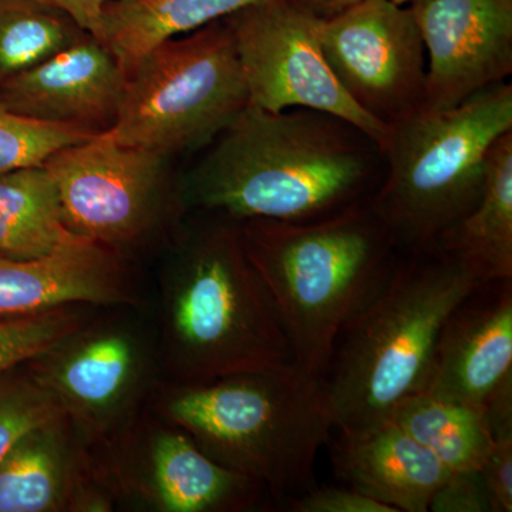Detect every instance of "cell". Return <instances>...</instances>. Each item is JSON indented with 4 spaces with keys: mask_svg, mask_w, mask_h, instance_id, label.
I'll return each mask as SVG.
<instances>
[{
    "mask_svg": "<svg viewBox=\"0 0 512 512\" xmlns=\"http://www.w3.org/2000/svg\"><path fill=\"white\" fill-rule=\"evenodd\" d=\"M208 214L184 232L161 281V353L170 382L292 365L288 336L245 252L238 221Z\"/></svg>",
    "mask_w": 512,
    "mask_h": 512,
    "instance_id": "cell-2",
    "label": "cell"
},
{
    "mask_svg": "<svg viewBox=\"0 0 512 512\" xmlns=\"http://www.w3.org/2000/svg\"><path fill=\"white\" fill-rule=\"evenodd\" d=\"M126 83V70L116 55L86 33L0 84V101L26 119L101 133L113 126Z\"/></svg>",
    "mask_w": 512,
    "mask_h": 512,
    "instance_id": "cell-13",
    "label": "cell"
},
{
    "mask_svg": "<svg viewBox=\"0 0 512 512\" xmlns=\"http://www.w3.org/2000/svg\"><path fill=\"white\" fill-rule=\"evenodd\" d=\"M480 284L440 248L400 252L386 284L340 332L320 375L336 429L387 419L423 390L444 323Z\"/></svg>",
    "mask_w": 512,
    "mask_h": 512,
    "instance_id": "cell-4",
    "label": "cell"
},
{
    "mask_svg": "<svg viewBox=\"0 0 512 512\" xmlns=\"http://www.w3.org/2000/svg\"><path fill=\"white\" fill-rule=\"evenodd\" d=\"M158 407L212 460L258 481L281 504L316 485V458L336 429L322 380L295 363L170 382Z\"/></svg>",
    "mask_w": 512,
    "mask_h": 512,
    "instance_id": "cell-5",
    "label": "cell"
},
{
    "mask_svg": "<svg viewBox=\"0 0 512 512\" xmlns=\"http://www.w3.org/2000/svg\"><path fill=\"white\" fill-rule=\"evenodd\" d=\"M143 490L163 512L248 511L269 494L258 481L212 460L177 427L154 434Z\"/></svg>",
    "mask_w": 512,
    "mask_h": 512,
    "instance_id": "cell-17",
    "label": "cell"
},
{
    "mask_svg": "<svg viewBox=\"0 0 512 512\" xmlns=\"http://www.w3.org/2000/svg\"><path fill=\"white\" fill-rule=\"evenodd\" d=\"M87 323L86 305H67L28 318L0 320V375L45 355Z\"/></svg>",
    "mask_w": 512,
    "mask_h": 512,
    "instance_id": "cell-25",
    "label": "cell"
},
{
    "mask_svg": "<svg viewBox=\"0 0 512 512\" xmlns=\"http://www.w3.org/2000/svg\"><path fill=\"white\" fill-rule=\"evenodd\" d=\"M289 2L311 13L315 18L328 20L367 0H289Z\"/></svg>",
    "mask_w": 512,
    "mask_h": 512,
    "instance_id": "cell-32",
    "label": "cell"
},
{
    "mask_svg": "<svg viewBox=\"0 0 512 512\" xmlns=\"http://www.w3.org/2000/svg\"><path fill=\"white\" fill-rule=\"evenodd\" d=\"M390 419L448 471L481 470L493 444L484 409L424 392L404 399Z\"/></svg>",
    "mask_w": 512,
    "mask_h": 512,
    "instance_id": "cell-22",
    "label": "cell"
},
{
    "mask_svg": "<svg viewBox=\"0 0 512 512\" xmlns=\"http://www.w3.org/2000/svg\"><path fill=\"white\" fill-rule=\"evenodd\" d=\"M330 437L333 473L345 485L396 512H427L451 471L393 419Z\"/></svg>",
    "mask_w": 512,
    "mask_h": 512,
    "instance_id": "cell-16",
    "label": "cell"
},
{
    "mask_svg": "<svg viewBox=\"0 0 512 512\" xmlns=\"http://www.w3.org/2000/svg\"><path fill=\"white\" fill-rule=\"evenodd\" d=\"M512 131V84H493L448 109L424 107L387 126L383 177L370 205L400 252L436 247L476 207L487 156Z\"/></svg>",
    "mask_w": 512,
    "mask_h": 512,
    "instance_id": "cell-6",
    "label": "cell"
},
{
    "mask_svg": "<svg viewBox=\"0 0 512 512\" xmlns=\"http://www.w3.org/2000/svg\"><path fill=\"white\" fill-rule=\"evenodd\" d=\"M483 409L493 439L512 436V372L494 387Z\"/></svg>",
    "mask_w": 512,
    "mask_h": 512,
    "instance_id": "cell-30",
    "label": "cell"
},
{
    "mask_svg": "<svg viewBox=\"0 0 512 512\" xmlns=\"http://www.w3.org/2000/svg\"><path fill=\"white\" fill-rule=\"evenodd\" d=\"M96 134L82 127L26 119L0 101V173L45 164L57 151Z\"/></svg>",
    "mask_w": 512,
    "mask_h": 512,
    "instance_id": "cell-26",
    "label": "cell"
},
{
    "mask_svg": "<svg viewBox=\"0 0 512 512\" xmlns=\"http://www.w3.org/2000/svg\"><path fill=\"white\" fill-rule=\"evenodd\" d=\"M393 2L397 3V5H409L413 0H393Z\"/></svg>",
    "mask_w": 512,
    "mask_h": 512,
    "instance_id": "cell-33",
    "label": "cell"
},
{
    "mask_svg": "<svg viewBox=\"0 0 512 512\" xmlns=\"http://www.w3.org/2000/svg\"><path fill=\"white\" fill-rule=\"evenodd\" d=\"M32 2L60 10L64 15L72 18L84 32L99 37L104 8L107 3L116 2V0H32Z\"/></svg>",
    "mask_w": 512,
    "mask_h": 512,
    "instance_id": "cell-31",
    "label": "cell"
},
{
    "mask_svg": "<svg viewBox=\"0 0 512 512\" xmlns=\"http://www.w3.org/2000/svg\"><path fill=\"white\" fill-rule=\"evenodd\" d=\"M66 419L52 393L25 365L0 375V460L29 431Z\"/></svg>",
    "mask_w": 512,
    "mask_h": 512,
    "instance_id": "cell-24",
    "label": "cell"
},
{
    "mask_svg": "<svg viewBox=\"0 0 512 512\" xmlns=\"http://www.w3.org/2000/svg\"><path fill=\"white\" fill-rule=\"evenodd\" d=\"M207 148L181 200L235 221L322 220L370 201L383 177L377 143L316 110L274 113L248 104Z\"/></svg>",
    "mask_w": 512,
    "mask_h": 512,
    "instance_id": "cell-1",
    "label": "cell"
},
{
    "mask_svg": "<svg viewBox=\"0 0 512 512\" xmlns=\"http://www.w3.org/2000/svg\"><path fill=\"white\" fill-rule=\"evenodd\" d=\"M436 247L456 256L480 282L512 279V131L488 151L483 194Z\"/></svg>",
    "mask_w": 512,
    "mask_h": 512,
    "instance_id": "cell-18",
    "label": "cell"
},
{
    "mask_svg": "<svg viewBox=\"0 0 512 512\" xmlns=\"http://www.w3.org/2000/svg\"><path fill=\"white\" fill-rule=\"evenodd\" d=\"M271 0H116L101 19V40L124 67L133 69L154 47Z\"/></svg>",
    "mask_w": 512,
    "mask_h": 512,
    "instance_id": "cell-19",
    "label": "cell"
},
{
    "mask_svg": "<svg viewBox=\"0 0 512 512\" xmlns=\"http://www.w3.org/2000/svg\"><path fill=\"white\" fill-rule=\"evenodd\" d=\"M282 504L291 512H396L349 485L320 487L316 484L305 493L286 498Z\"/></svg>",
    "mask_w": 512,
    "mask_h": 512,
    "instance_id": "cell-28",
    "label": "cell"
},
{
    "mask_svg": "<svg viewBox=\"0 0 512 512\" xmlns=\"http://www.w3.org/2000/svg\"><path fill=\"white\" fill-rule=\"evenodd\" d=\"M320 20L289 0H271L225 19L247 83L249 106L309 109L349 121L377 146L386 124L365 113L342 89L320 45Z\"/></svg>",
    "mask_w": 512,
    "mask_h": 512,
    "instance_id": "cell-8",
    "label": "cell"
},
{
    "mask_svg": "<svg viewBox=\"0 0 512 512\" xmlns=\"http://www.w3.org/2000/svg\"><path fill=\"white\" fill-rule=\"evenodd\" d=\"M320 45L342 89L380 123L426 107L427 57L409 5L367 0L320 20Z\"/></svg>",
    "mask_w": 512,
    "mask_h": 512,
    "instance_id": "cell-9",
    "label": "cell"
},
{
    "mask_svg": "<svg viewBox=\"0 0 512 512\" xmlns=\"http://www.w3.org/2000/svg\"><path fill=\"white\" fill-rule=\"evenodd\" d=\"M66 419L29 431L0 460V512L62 510L72 491Z\"/></svg>",
    "mask_w": 512,
    "mask_h": 512,
    "instance_id": "cell-21",
    "label": "cell"
},
{
    "mask_svg": "<svg viewBox=\"0 0 512 512\" xmlns=\"http://www.w3.org/2000/svg\"><path fill=\"white\" fill-rule=\"evenodd\" d=\"M79 238L64 222L56 181L45 164L0 173V256L42 258Z\"/></svg>",
    "mask_w": 512,
    "mask_h": 512,
    "instance_id": "cell-20",
    "label": "cell"
},
{
    "mask_svg": "<svg viewBox=\"0 0 512 512\" xmlns=\"http://www.w3.org/2000/svg\"><path fill=\"white\" fill-rule=\"evenodd\" d=\"M481 473L490 493L491 512H511L512 436L493 439Z\"/></svg>",
    "mask_w": 512,
    "mask_h": 512,
    "instance_id": "cell-29",
    "label": "cell"
},
{
    "mask_svg": "<svg viewBox=\"0 0 512 512\" xmlns=\"http://www.w3.org/2000/svg\"><path fill=\"white\" fill-rule=\"evenodd\" d=\"M293 362L322 375L336 339L392 275L400 251L370 201L306 222L238 221Z\"/></svg>",
    "mask_w": 512,
    "mask_h": 512,
    "instance_id": "cell-3",
    "label": "cell"
},
{
    "mask_svg": "<svg viewBox=\"0 0 512 512\" xmlns=\"http://www.w3.org/2000/svg\"><path fill=\"white\" fill-rule=\"evenodd\" d=\"M151 356L127 325H86L45 355L30 360L39 382L74 426L90 436L119 429L148 383Z\"/></svg>",
    "mask_w": 512,
    "mask_h": 512,
    "instance_id": "cell-11",
    "label": "cell"
},
{
    "mask_svg": "<svg viewBox=\"0 0 512 512\" xmlns=\"http://www.w3.org/2000/svg\"><path fill=\"white\" fill-rule=\"evenodd\" d=\"M86 33L60 10L32 0H0V84Z\"/></svg>",
    "mask_w": 512,
    "mask_h": 512,
    "instance_id": "cell-23",
    "label": "cell"
},
{
    "mask_svg": "<svg viewBox=\"0 0 512 512\" xmlns=\"http://www.w3.org/2000/svg\"><path fill=\"white\" fill-rule=\"evenodd\" d=\"M165 161L101 131L57 151L45 165L55 178L67 228L117 252L153 228L163 200Z\"/></svg>",
    "mask_w": 512,
    "mask_h": 512,
    "instance_id": "cell-10",
    "label": "cell"
},
{
    "mask_svg": "<svg viewBox=\"0 0 512 512\" xmlns=\"http://www.w3.org/2000/svg\"><path fill=\"white\" fill-rule=\"evenodd\" d=\"M511 372L512 279L485 282L448 316L421 392L483 409Z\"/></svg>",
    "mask_w": 512,
    "mask_h": 512,
    "instance_id": "cell-14",
    "label": "cell"
},
{
    "mask_svg": "<svg viewBox=\"0 0 512 512\" xmlns=\"http://www.w3.org/2000/svg\"><path fill=\"white\" fill-rule=\"evenodd\" d=\"M248 104L234 39L220 20L141 57L106 133L123 146L170 158L210 146Z\"/></svg>",
    "mask_w": 512,
    "mask_h": 512,
    "instance_id": "cell-7",
    "label": "cell"
},
{
    "mask_svg": "<svg viewBox=\"0 0 512 512\" xmlns=\"http://www.w3.org/2000/svg\"><path fill=\"white\" fill-rule=\"evenodd\" d=\"M427 57L426 107L448 109L512 74V0H413Z\"/></svg>",
    "mask_w": 512,
    "mask_h": 512,
    "instance_id": "cell-12",
    "label": "cell"
},
{
    "mask_svg": "<svg viewBox=\"0 0 512 512\" xmlns=\"http://www.w3.org/2000/svg\"><path fill=\"white\" fill-rule=\"evenodd\" d=\"M136 301L116 252L79 238L33 259L0 256V320L28 318L67 305Z\"/></svg>",
    "mask_w": 512,
    "mask_h": 512,
    "instance_id": "cell-15",
    "label": "cell"
},
{
    "mask_svg": "<svg viewBox=\"0 0 512 512\" xmlns=\"http://www.w3.org/2000/svg\"><path fill=\"white\" fill-rule=\"evenodd\" d=\"M433 512H491L490 493L481 470L451 471L431 498Z\"/></svg>",
    "mask_w": 512,
    "mask_h": 512,
    "instance_id": "cell-27",
    "label": "cell"
}]
</instances>
